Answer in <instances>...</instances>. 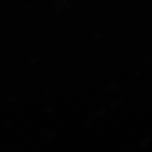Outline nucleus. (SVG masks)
I'll return each instance as SVG.
<instances>
[]
</instances>
